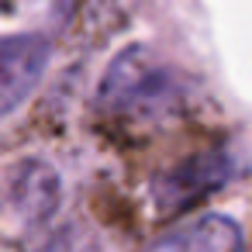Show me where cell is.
<instances>
[{
	"label": "cell",
	"instance_id": "5",
	"mask_svg": "<svg viewBox=\"0 0 252 252\" xmlns=\"http://www.w3.org/2000/svg\"><path fill=\"white\" fill-rule=\"evenodd\" d=\"M49 63V45L35 35H18L4 42V111L11 114L38 83Z\"/></svg>",
	"mask_w": 252,
	"mask_h": 252
},
{
	"label": "cell",
	"instance_id": "3",
	"mask_svg": "<svg viewBox=\"0 0 252 252\" xmlns=\"http://www.w3.org/2000/svg\"><path fill=\"white\" fill-rule=\"evenodd\" d=\"M228 180V159L224 156H197L183 166H176L173 173H166L156 187V200L166 211H180L190 200L211 193L218 183Z\"/></svg>",
	"mask_w": 252,
	"mask_h": 252
},
{
	"label": "cell",
	"instance_id": "2",
	"mask_svg": "<svg viewBox=\"0 0 252 252\" xmlns=\"http://www.w3.org/2000/svg\"><path fill=\"white\" fill-rule=\"evenodd\" d=\"M59 207V176L45 162H21L7 176V211L18 224L35 228Z\"/></svg>",
	"mask_w": 252,
	"mask_h": 252
},
{
	"label": "cell",
	"instance_id": "4",
	"mask_svg": "<svg viewBox=\"0 0 252 252\" xmlns=\"http://www.w3.org/2000/svg\"><path fill=\"white\" fill-rule=\"evenodd\" d=\"M149 252H245V238L231 218L204 214L159 238Z\"/></svg>",
	"mask_w": 252,
	"mask_h": 252
},
{
	"label": "cell",
	"instance_id": "1",
	"mask_svg": "<svg viewBox=\"0 0 252 252\" xmlns=\"http://www.w3.org/2000/svg\"><path fill=\"white\" fill-rule=\"evenodd\" d=\"M176 100H180V80L138 49L118 56V63L107 69L100 83V104L111 111L156 114L173 107Z\"/></svg>",
	"mask_w": 252,
	"mask_h": 252
},
{
	"label": "cell",
	"instance_id": "6",
	"mask_svg": "<svg viewBox=\"0 0 252 252\" xmlns=\"http://www.w3.org/2000/svg\"><path fill=\"white\" fill-rule=\"evenodd\" d=\"M38 252H90L87 245H83V238L76 235V231H63V235H56V238H49Z\"/></svg>",
	"mask_w": 252,
	"mask_h": 252
}]
</instances>
